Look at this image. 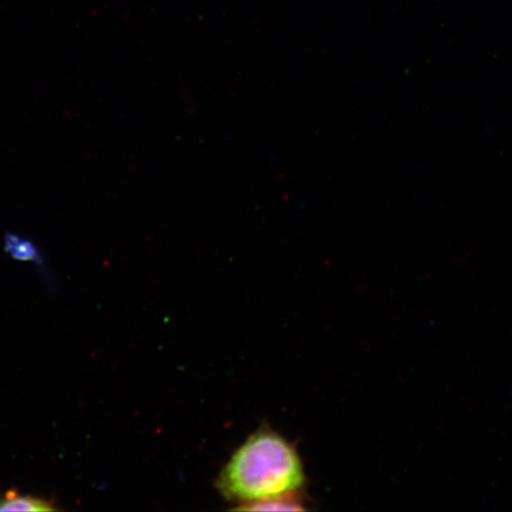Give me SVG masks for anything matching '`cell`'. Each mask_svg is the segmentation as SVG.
Returning a JSON list of instances; mask_svg holds the SVG:
<instances>
[{"label": "cell", "mask_w": 512, "mask_h": 512, "mask_svg": "<svg viewBox=\"0 0 512 512\" xmlns=\"http://www.w3.org/2000/svg\"><path fill=\"white\" fill-rule=\"evenodd\" d=\"M302 462L279 434L252 435L224 467L217 488L230 501L241 504L296 494L304 484Z\"/></svg>", "instance_id": "1"}, {"label": "cell", "mask_w": 512, "mask_h": 512, "mask_svg": "<svg viewBox=\"0 0 512 512\" xmlns=\"http://www.w3.org/2000/svg\"><path fill=\"white\" fill-rule=\"evenodd\" d=\"M54 502L36 496H22L16 491H6L0 496V511H55Z\"/></svg>", "instance_id": "2"}, {"label": "cell", "mask_w": 512, "mask_h": 512, "mask_svg": "<svg viewBox=\"0 0 512 512\" xmlns=\"http://www.w3.org/2000/svg\"><path fill=\"white\" fill-rule=\"evenodd\" d=\"M5 251L11 258L16 260L42 264V256L38 248L30 240L21 238V236L15 234L6 235Z\"/></svg>", "instance_id": "3"}, {"label": "cell", "mask_w": 512, "mask_h": 512, "mask_svg": "<svg viewBox=\"0 0 512 512\" xmlns=\"http://www.w3.org/2000/svg\"><path fill=\"white\" fill-rule=\"evenodd\" d=\"M238 509L248 511H302L304 507L292 494L242 504Z\"/></svg>", "instance_id": "4"}]
</instances>
